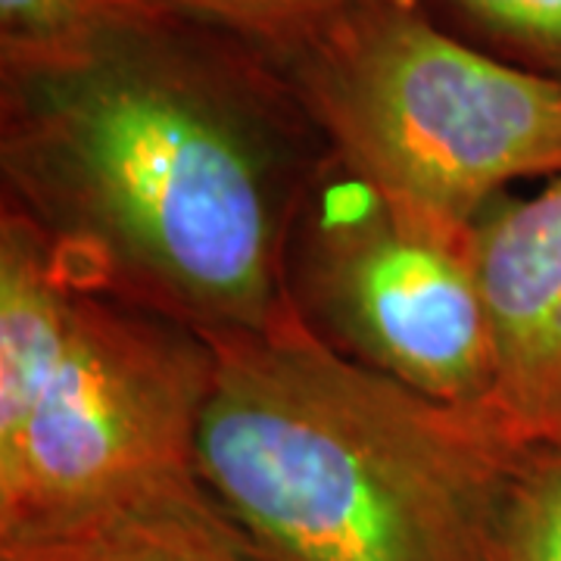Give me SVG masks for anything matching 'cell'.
I'll return each instance as SVG.
<instances>
[{"mask_svg":"<svg viewBox=\"0 0 561 561\" xmlns=\"http://www.w3.org/2000/svg\"><path fill=\"white\" fill-rule=\"evenodd\" d=\"M209 381L197 331L79 284L62 353L0 427V549L201 478Z\"/></svg>","mask_w":561,"mask_h":561,"instance_id":"obj_4","label":"cell"},{"mask_svg":"<svg viewBox=\"0 0 561 561\" xmlns=\"http://www.w3.org/2000/svg\"><path fill=\"white\" fill-rule=\"evenodd\" d=\"M328 153L387 194L474 225L561 175V79L443 32L419 0H362L272 60Z\"/></svg>","mask_w":561,"mask_h":561,"instance_id":"obj_3","label":"cell"},{"mask_svg":"<svg viewBox=\"0 0 561 561\" xmlns=\"http://www.w3.org/2000/svg\"><path fill=\"white\" fill-rule=\"evenodd\" d=\"M197 474L280 561H486L524 446L496 412L343 356L294 309L209 337Z\"/></svg>","mask_w":561,"mask_h":561,"instance_id":"obj_2","label":"cell"},{"mask_svg":"<svg viewBox=\"0 0 561 561\" xmlns=\"http://www.w3.org/2000/svg\"><path fill=\"white\" fill-rule=\"evenodd\" d=\"M486 561H561V446H527L500 496Z\"/></svg>","mask_w":561,"mask_h":561,"instance_id":"obj_8","label":"cell"},{"mask_svg":"<svg viewBox=\"0 0 561 561\" xmlns=\"http://www.w3.org/2000/svg\"><path fill=\"white\" fill-rule=\"evenodd\" d=\"M508 60L561 79V0H449Z\"/></svg>","mask_w":561,"mask_h":561,"instance_id":"obj_11","label":"cell"},{"mask_svg":"<svg viewBox=\"0 0 561 561\" xmlns=\"http://www.w3.org/2000/svg\"><path fill=\"white\" fill-rule=\"evenodd\" d=\"M490 341V412L524 443L561 446V175L474 221Z\"/></svg>","mask_w":561,"mask_h":561,"instance_id":"obj_6","label":"cell"},{"mask_svg":"<svg viewBox=\"0 0 561 561\" xmlns=\"http://www.w3.org/2000/svg\"><path fill=\"white\" fill-rule=\"evenodd\" d=\"M287 284L302 321L343 356L431 400L490 409L474 225L387 194L324 147L290 234Z\"/></svg>","mask_w":561,"mask_h":561,"instance_id":"obj_5","label":"cell"},{"mask_svg":"<svg viewBox=\"0 0 561 561\" xmlns=\"http://www.w3.org/2000/svg\"><path fill=\"white\" fill-rule=\"evenodd\" d=\"M0 561H280L234 522L201 478L116 505Z\"/></svg>","mask_w":561,"mask_h":561,"instance_id":"obj_7","label":"cell"},{"mask_svg":"<svg viewBox=\"0 0 561 561\" xmlns=\"http://www.w3.org/2000/svg\"><path fill=\"white\" fill-rule=\"evenodd\" d=\"M135 7L197 22L280 60L362 0H131Z\"/></svg>","mask_w":561,"mask_h":561,"instance_id":"obj_9","label":"cell"},{"mask_svg":"<svg viewBox=\"0 0 561 561\" xmlns=\"http://www.w3.org/2000/svg\"><path fill=\"white\" fill-rule=\"evenodd\" d=\"M321 157L275 62L169 13L128 10L66 60L3 69V203L79 284L203 341L297 309L287 253Z\"/></svg>","mask_w":561,"mask_h":561,"instance_id":"obj_1","label":"cell"},{"mask_svg":"<svg viewBox=\"0 0 561 561\" xmlns=\"http://www.w3.org/2000/svg\"><path fill=\"white\" fill-rule=\"evenodd\" d=\"M128 10L138 7L131 0H0V66L66 60Z\"/></svg>","mask_w":561,"mask_h":561,"instance_id":"obj_10","label":"cell"}]
</instances>
